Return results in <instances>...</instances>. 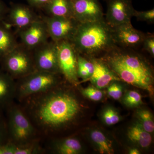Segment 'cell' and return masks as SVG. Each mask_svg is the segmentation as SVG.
I'll return each mask as SVG.
<instances>
[{
	"label": "cell",
	"instance_id": "cell-1",
	"mask_svg": "<svg viewBox=\"0 0 154 154\" xmlns=\"http://www.w3.org/2000/svg\"><path fill=\"white\" fill-rule=\"evenodd\" d=\"M51 90L33 96L27 101L28 116L33 125L45 132L49 133L69 124L76 118L81 105L70 93Z\"/></svg>",
	"mask_w": 154,
	"mask_h": 154
},
{
	"label": "cell",
	"instance_id": "cell-2",
	"mask_svg": "<svg viewBox=\"0 0 154 154\" xmlns=\"http://www.w3.org/2000/svg\"><path fill=\"white\" fill-rule=\"evenodd\" d=\"M132 49L116 45L102 59L120 80L152 96V70L146 60Z\"/></svg>",
	"mask_w": 154,
	"mask_h": 154
},
{
	"label": "cell",
	"instance_id": "cell-3",
	"mask_svg": "<svg viewBox=\"0 0 154 154\" xmlns=\"http://www.w3.org/2000/svg\"><path fill=\"white\" fill-rule=\"evenodd\" d=\"M77 52L90 57L106 53L116 45L112 28L105 19L79 23L70 40Z\"/></svg>",
	"mask_w": 154,
	"mask_h": 154
},
{
	"label": "cell",
	"instance_id": "cell-4",
	"mask_svg": "<svg viewBox=\"0 0 154 154\" xmlns=\"http://www.w3.org/2000/svg\"><path fill=\"white\" fill-rule=\"evenodd\" d=\"M7 124L8 141L19 145L35 141L36 128L21 108L11 105Z\"/></svg>",
	"mask_w": 154,
	"mask_h": 154
},
{
	"label": "cell",
	"instance_id": "cell-5",
	"mask_svg": "<svg viewBox=\"0 0 154 154\" xmlns=\"http://www.w3.org/2000/svg\"><path fill=\"white\" fill-rule=\"evenodd\" d=\"M58 74L36 70L19 79L17 83L16 97L24 100L55 88L58 83Z\"/></svg>",
	"mask_w": 154,
	"mask_h": 154
},
{
	"label": "cell",
	"instance_id": "cell-6",
	"mask_svg": "<svg viewBox=\"0 0 154 154\" xmlns=\"http://www.w3.org/2000/svg\"><path fill=\"white\" fill-rule=\"evenodd\" d=\"M3 70L15 79H21L36 71L33 51L19 44L0 61Z\"/></svg>",
	"mask_w": 154,
	"mask_h": 154
},
{
	"label": "cell",
	"instance_id": "cell-7",
	"mask_svg": "<svg viewBox=\"0 0 154 154\" xmlns=\"http://www.w3.org/2000/svg\"><path fill=\"white\" fill-rule=\"evenodd\" d=\"M56 43L60 72L69 83L77 85L79 82L77 73L78 52L69 40H63Z\"/></svg>",
	"mask_w": 154,
	"mask_h": 154
},
{
	"label": "cell",
	"instance_id": "cell-8",
	"mask_svg": "<svg viewBox=\"0 0 154 154\" xmlns=\"http://www.w3.org/2000/svg\"><path fill=\"white\" fill-rule=\"evenodd\" d=\"M47 27L49 37L54 42L70 41L79 23L71 17L45 16L42 18Z\"/></svg>",
	"mask_w": 154,
	"mask_h": 154
},
{
	"label": "cell",
	"instance_id": "cell-9",
	"mask_svg": "<svg viewBox=\"0 0 154 154\" xmlns=\"http://www.w3.org/2000/svg\"><path fill=\"white\" fill-rule=\"evenodd\" d=\"M36 70L59 73L57 44L48 41L33 50Z\"/></svg>",
	"mask_w": 154,
	"mask_h": 154
},
{
	"label": "cell",
	"instance_id": "cell-10",
	"mask_svg": "<svg viewBox=\"0 0 154 154\" xmlns=\"http://www.w3.org/2000/svg\"><path fill=\"white\" fill-rule=\"evenodd\" d=\"M107 10L105 20L110 27L131 23L134 9L132 0H105Z\"/></svg>",
	"mask_w": 154,
	"mask_h": 154
},
{
	"label": "cell",
	"instance_id": "cell-11",
	"mask_svg": "<svg viewBox=\"0 0 154 154\" xmlns=\"http://www.w3.org/2000/svg\"><path fill=\"white\" fill-rule=\"evenodd\" d=\"M73 18L79 23H88L105 19L99 0H71Z\"/></svg>",
	"mask_w": 154,
	"mask_h": 154
},
{
	"label": "cell",
	"instance_id": "cell-12",
	"mask_svg": "<svg viewBox=\"0 0 154 154\" xmlns=\"http://www.w3.org/2000/svg\"><path fill=\"white\" fill-rule=\"evenodd\" d=\"M18 32L22 44L32 51L48 41L50 37L46 25L39 18Z\"/></svg>",
	"mask_w": 154,
	"mask_h": 154
},
{
	"label": "cell",
	"instance_id": "cell-13",
	"mask_svg": "<svg viewBox=\"0 0 154 154\" xmlns=\"http://www.w3.org/2000/svg\"><path fill=\"white\" fill-rule=\"evenodd\" d=\"M112 28L116 44L121 47L133 48L138 47L142 45L146 36L141 31L134 28L131 23Z\"/></svg>",
	"mask_w": 154,
	"mask_h": 154
},
{
	"label": "cell",
	"instance_id": "cell-14",
	"mask_svg": "<svg viewBox=\"0 0 154 154\" xmlns=\"http://www.w3.org/2000/svg\"><path fill=\"white\" fill-rule=\"evenodd\" d=\"M94 64V70L89 80L95 87L102 89L114 82L121 81L102 59L90 57Z\"/></svg>",
	"mask_w": 154,
	"mask_h": 154
},
{
	"label": "cell",
	"instance_id": "cell-15",
	"mask_svg": "<svg viewBox=\"0 0 154 154\" xmlns=\"http://www.w3.org/2000/svg\"><path fill=\"white\" fill-rule=\"evenodd\" d=\"M8 11L9 22L17 27L18 30L27 27L39 19L31 9L24 5H14Z\"/></svg>",
	"mask_w": 154,
	"mask_h": 154
},
{
	"label": "cell",
	"instance_id": "cell-16",
	"mask_svg": "<svg viewBox=\"0 0 154 154\" xmlns=\"http://www.w3.org/2000/svg\"><path fill=\"white\" fill-rule=\"evenodd\" d=\"M17 82L4 70H0V110L8 107L16 97Z\"/></svg>",
	"mask_w": 154,
	"mask_h": 154
},
{
	"label": "cell",
	"instance_id": "cell-17",
	"mask_svg": "<svg viewBox=\"0 0 154 154\" xmlns=\"http://www.w3.org/2000/svg\"><path fill=\"white\" fill-rule=\"evenodd\" d=\"M19 44L14 34L3 21L0 22V61Z\"/></svg>",
	"mask_w": 154,
	"mask_h": 154
},
{
	"label": "cell",
	"instance_id": "cell-18",
	"mask_svg": "<svg viewBox=\"0 0 154 154\" xmlns=\"http://www.w3.org/2000/svg\"><path fill=\"white\" fill-rule=\"evenodd\" d=\"M43 9L48 16L73 18L71 0H51Z\"/></svg>",
	"mask_w": 154,
	"mask_h": 154
},
{
	"label": "cell",
	"instance_id": "cell-19",
	"mask_svg": "<svg viewBox=\"0 0 154 154\" xmlns=\"http://www.w3.org/2000/svg\"><path fill=\"white\" fill-rule=\"evenodd\" d=\"M127 135L130 140L143 148L149 147L152 142L150 133L145 130L139 123L130 127Z\"/></svg>",
	"mask_w": 154,
	"mask_h": 154
},
{
	"label": "cell",
	"instance_id": "cell-20",
	"mask_svg": "<svg viewBox=\"0 0 154 154\" xmlns=\"http://www.w3.org/2000/svg\"><path fill=\"white\" fill-rule=\"evenodd\" d=\"M52 150L60 154H77L82 151V147L79 141L75 138H68L55 141L51 145Z\"/></svg>",
	"mask_w": 154,
	"mask_h": 154
},
{
	"label": "cell",
	"instance_id": "cell-21",
	"mask_svg": "<svg viewBox=\"0 0 154 154\" xmlns=\"http://www.w3.org/2000/svg\"><path fill=\"white\" fill-rule=\"evenodd\" d=\"M91 137L98 147L100 153L111 154L114 153L111 142L102 131L98 130L92 131Z\"/></svg>",
	"mask_w": 154,
	"mask_h": 154
},
{
	"label": "cell",
	"instance_id": "cell-22",
	"mask_svg": "<svg viewBox=\"0 0 154 154\" xmlns=\"http://www.w3.org/2000/svg\"><path fill=\"white\" fill-rule=\"evenodd\" d=\"M137 117L140 121V124L144 129L149 133L154 132V122L153 117L151 113L146 109L138 110Z\"/></svg>",
	"mask_w": 154,
	"mask_h": 154
},
{
	"label": "cell",
	"instance_id": "cell-23",
	"mask_svg": "<svg viewBox=\"0 0 154 154\" xmlns=\"http://www.w3.org/2000/svg\"><path fill=\"white\" fill-rule=\"evenodd\" d=\"M123 102L128 107H137L142 103L141 95L137 91H128L123 98Z\"/></svg>",
	"mask_w": 154,
	"mask_h": 154
},
{
	"label": "cell",
	"instance_id": "cell-24",
	"mask_svg": "<svg viewBox=\"0 0 154 154\" xmlns=\"http://www.w3.org/2000/svg\"><path fill=\"white\" fill-rule=\"evenodd\" d=\"M103 121L108 125H112L119 122L120 116L118 112L113 108L108 107L102 113Z\"/></svg>",
	"mask_w": 154,
	"mask_h": 154
},
{
	"label": "cell",
	"instance_id": "cell-25",
	"mask_svg": "<svg viewBox=\"0 0 154 154\" xmlns=\"http://www.w3.org/2000/svg\"><path fill=\"white\" fill-rule=\"evenodd\" d=\"M82 94L84 96L91 99L92 101L97 102L100 101L103 97V93L102 91L96 87L89 86L81 90Z\"/></svg>",
	"mask_w": 154,
	"mask_h": 154
},
{
	"label": "cell",
	"instance_id": "cell-26",
	"mask_svg": "<svg viewBox=\"0 0 154 154\" xmlns=\"http://www.w3.org/2000/svg\"><path fill=\"white\" fill-rule=\"evenodd\" d=\"M133 17H135L138 21L153 23L154 22V9L148 11H139L135 10Z\"/></svg>",
	"mask_w": 154,
	"mask_h": 154
},
{
	"label": "cell",
	"instance_id": "cell-27",
	"mask_svg": "<svg viewBox=\"0 0 154 154\" xmlns=\"http://www.w3.org/2000/svg\"><path fill=\"white\" fill-rule=\"evenodd\" d=\"M107 93L111 98L119 100L122 95V89L121 85L116 82H113L107 89Z\"/></svg>",
	"mask_w": 154,
	"mask_h": 154
},
{
	"label": "cell",
	"instance_id": "cell-28",
	"mask_svg": "<svg viewBox=\"0 0 154 154\" xmlns=\"http://www.w3.org/2000/svg\"><path fill=\"white\" fill-rule=\"evenodd\" d=\"M144 49L154 57V35H146L143 42Z\"/></svg>",
	"mask_w": 154,
	"mask_h": 154
},
{
	"label": "cell",
	"instance_id": "cell-29",
	"mask_svg": "<svg viewBox=\"0 0 154 154\" xmlns=\"http://www.w3.org/2000/svg\"><path fill=\"white\" fill-rule=\"evenodd\" d=\"M8 141L7 124L0 116V145Z\"/></svg>",
	"mask_w": 154,
	"mask_h": 154
},
{
	"label": "cell",
	"instance_id": "cell-30",
	"mask_svg": "<svg viewBox=\"0 0 154 154\" xmlns=\"http://www.w3.org/2000/svg\"><path fill=\"white\" fill-rule=\"evenodd\" d=\"M31 7L36 8H43L51 0H27Z\"/></svg>",
	"mask_w": 154,
	"mask_h": 154
},
{
	"label": "cell",
	"instance_id": "cell-31",
	"mask_svg": "<svg viewBox=\"0 0 154 154\" xmlns=\"http://www.w3.org/2000/svg\"><path fill=\"white\" fill-rule=\"evenodd\" d=\"M8 10L6 5L2 0H0V22L4 21L6 16L8 15Z\"/></svg>",
	"mask_w": 154,
	"mask_h": 154
},
{
	"label": "cell",
	"instance_id": "cell-32",
	"mask_svg": "<svg viewBox=\"0 0 154 154\" xmlns=\"http://www.w3.org/2000/svg\"><path fill=\"white\" fill-rule=\"evenodd\" d=\"M130 154H140V152L137 149L132 148L129 151Z\"/></svg>",
	"mask_w": 154,
	"mask_h": 154
}]
</instances>
